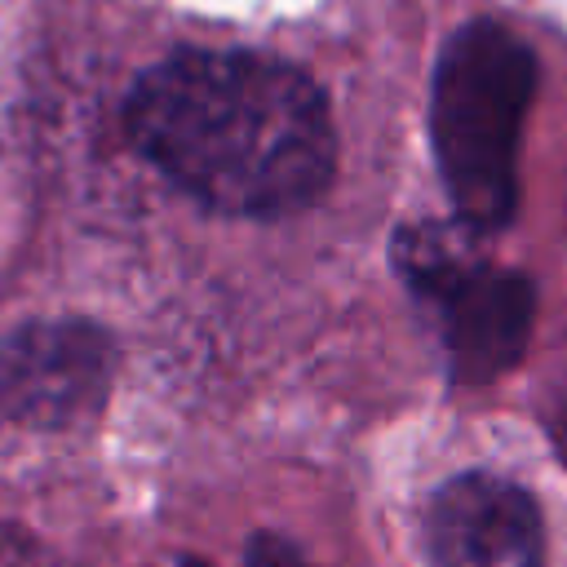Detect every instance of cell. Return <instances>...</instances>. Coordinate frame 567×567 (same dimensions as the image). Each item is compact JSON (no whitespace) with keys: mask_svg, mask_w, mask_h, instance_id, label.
Wrapping results in <instances>:
<instances>
[{"mask_svg":"<svg viewBox=\"0 0 567 567\" xmlns=\"http://www.w3.org/2000/svg\"><path fill=\"white\" fill-rule=\"evenodd\" d=\"M124 124L173 186L226 217L301 213L337 168L323 89L248 49H182L155 62L133 84Z\"/></svg>","mask_w":567,"mask_h":567,"instance_id":"obj_1","label":"cell"},{"mask_svg":"<svg viewBox=\"0 0 567 567\" xmlns=\"http://www.w3.org/2000/svg\"><path fill=\"white\" fill-rule=\"evenodd\" d=\"M532 44L496 18L447 35L430 89V146L452 213L474 235H496L518 208V151L536 97Z\"/></svg>","mask_w":567,"mask_h":567,"instance_id":"obj_2","label":"cell"},{"mask_svg":"<svg viewBox=\"0 0 567 567\" xmlns=\"http://www.w3.org/2000/svg\"><path fill=\"white\" fill-rule=\"evenodd\" d=\"M474 230L416 221L390 244V261L408 292L434 315L447 377L465 390L492 385L518 368L536 328V284L474 248Z\"/></svg>","mask_w":567,"mask_h":567,"instance_id":"obj_3","label":"cell"},{"mask_svg":"<svg viewBox=\"0 0 567 567\" xmlns=\"http://www.w3.org/2000/svg\"><path fill=\"white\" fill-rule=\"evenodd\" d=\"M115 377V341L89 319H35L0 341V412L18 425L89 421Z\"/></svg>","mask_w":567,"mask_h":567,"instance_id":"obj_4","label":"cell"},{"mask_svg":"<svg viewBox=\"0 0 567 567\" xmlns=\"http://www.w3.org/2000/svg\"><path fill=\"white\" fill-rule=\"evenodd\" d=\"M425 554L430 567H540V505L523 483L505 474H452L425 505Z\"/></svg>","mask_w":567,"mask_h":567,"instance_id":"obj_5","label":"cell"},{"mask_svg":"<svg viewBox=\"0 0 567 567\" xmlns=\"http://www.w3.org/2000/svg\"><path fill=\"white\" fill-rule=\"evenodd\" d=\"M244 563L248 567H315L288 536L279 532H252L244 545Z\"/></svg>","mask_w":567,"mask_h":567,"instance_id":"obj_6","label":"cell"},{"mask_svg":"<svg viewBox=\"0 0 567 567\" xmlns=\"http://www.w3.org/2000/svg\"><path fill=\"white\" fill-rule=\"evenodd\" d=\"M549 439H554L558 461L567 465V385L558 390V403H554V412H549Z\"/></svg>","mask_w":567,"mask_h":567,"instance_id":"obj_7","label":"cell"},{"mask_svg":"<svg viewBox=\"0 0 567 567\" xmlns=\"http://www.w3.org/2000/svg\"><path fill=\"white\" fill-rule=\"evenodd\" d=\"M164 567H208V563H199V558H173V563H164Z\"/></svg>","mask_w":567,"mask_h":567,"instance_id":"obj_8","label":"cell"}]
</instances>
